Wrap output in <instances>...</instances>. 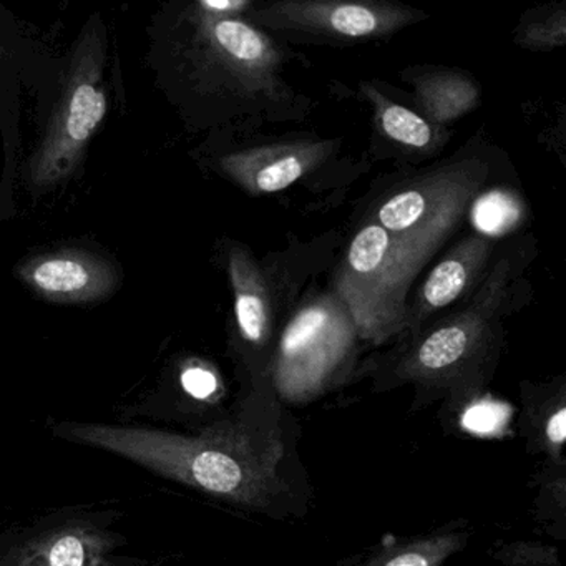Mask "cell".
Returning <instances> with one entry per match:
<instances>
[{
	"label": "cell",
	"instance_id": "obj_6",
	"mask_svg": "<svg viewBox=\"0 0 566 566\" xmlns=\"http://www.w3.org/2000/svg\"><path fill=\"white\" fill-rule=\"evenodd\" d=\"M513 268L512 258H503L486 274L465 307L423 334L403 364L406 374L413 377L440 376L479 353L495 333L500 314L505 313L509 306Z\"/></svg>",
	"mask_w": 566,
	"mask_h": 566
},
{
	"label": "cell",
	"instance_id": "obj_10",
	"mask_svg": "<svg viewBox=\"0 0 566 566\" xmlns=\"http://www.w3.org/2000/svg\"><path fill=\"white\" fill-rule=\"evenodd\" d=\"M486 171L480 161L465 160L443 168L419 184L410 185L387 198L373 214V221L387 231L416 228L452 200L467 184Z\"/></svg>",
	"mask_w": 566,
	"mask_h": 566
},
{
	"label": "cell",
	"instance_id": "obj_13",
	"mask_svg": "<svg viewBox=\"0 0 566 566\" xmlns=\"http://www.w3.org/2000/svg\"><path fill=\"white\" fill-rule=\"evenodd\" d=\"M417 105L422 108L427 122L443 127L459 120L479 102V87L472 78L460 72H429L413 78Z\"/></svg>",
	"mask_w": 566,
	"mask_h": 566
},
{
	"label": "cell",
	"instance_id": "obj_15",
	"mask_svg": "<svg viewBox=\"0 0 566 566\" xmlns=\"http://www.w3.org/2000/svg\"><path fill=\"white\" fill-rule=\"evenodd\" d=\"M522 208L512 193L503 190L490 191L472 205V220L475 221L476 233L495 238L509 233L520 218Z\"/></svg>",
	"mask_w": 566,
	"mask_h": 566
},
{
	"label": "cell",
	"instance_id": "obj_4",
	"mask_svg": "<svg viewBox=\"0 0 566 566\" xmlns=\"http://www.w3.org/2000/svg\"><path fill=\"white\" fill-rule=\"evenodd\" d=\"M357 331L334 293L321 294L296 311L284 327L274 360V382L286 399L319 392L346 360Z\"/></svg>",
	"mask_w": 566,
	"mask_h": 566
},
{
	"label": "cell",
	"instance_id": "obj_12",
	"mask_svg": "<svg viewBox=\"0 0 566 566\" xmlns=\"http://www.w3.org/2000/svg\"><path fill=\"white\" fill-rule=\"evenodd\" d=\"M228 273L241 337L250 346H266L273 333V301L260 266L250 251L233 247L228 253Z\"/></svg>",
	"mask_w": 566,
	"mask_h": 566
},
{
	"label": "cell",
	"instance_id": "obj_16",
	"mask_svg": "<svg viewBox=\"0 0 566 566\" xmlns=\"http://www.w3.org/2000/svg\"><path fill=\"white\" fill-rule=\"evenodd\" d=\"M462 542L463 538L459 535L433 536L410 543L409 546H403L367 566H439L460 548Z\"/></svg>",
	"mask_w": 566,
	"mask_h": 566
},
{
	"label": "cell",
	"instance_id": "obj_11",
	"mask_svg": "<svg viewBox=\"0 0 566 566\" xmlns=\"http://www.w3.org/2000/svg\"><path fill=\"white\" fill-rule=\"evenodd\" d=\"M115 543L114 535L94 526H62L22 543L0 566H112Z\"/></svg>",
	"mask_w": 566,
	"mask_h": 566
},
{
	"label": "cell",
	"instance_id": "obj_14",
	"mask_svg": "<svg viewBox=\"0 0 566 566\" xmlns=\"http://www.w3.org/2000/svg\"><path fill=\"white\" fill-rule=\"evenodd\" d=\"M363 91L374 105L380 132L390 140L419 151L436 150L446 140L443 128L430 124L422 115L394 104L370 85H363Z\"/></svg>",
	"mask_w": 566,
	"mask_h": 566
},
{
	"label": "cell",
	"instance_id": "obj_5",
	"mask_svg": "<svg viewBox=\"0 0 566 566\" xmlns=\"http://www.w3.org/2000/svg\"><path fill=\"white\" fill-rule=\"evenodd\" d=\"M247 15L254 28L327 42L376 41L426 18L423 12L370 0H281L254 6Z\"/></svg>",
	"mask_w": 566,
	"mask_h": 566
},
{
	"label": "cell",
	"instance_id": "obj_19",
	"mask_svg": "<svg viewBox=\"0 0 566 566\" xmlns=\"http://www.w3.org/2000/svg\"><path fill=\"white\" fill-rule=\"evenodd\" d=\"M181 386L195 399L207 400L217 394L218 377L203 366H190L181 373Z\"/></svg>",
	"mask_w": 566,
	"mask_h": 566
},
{
	"label": "cell",
	"instance_id": "obj_8",
	"mask_svg": "<svg viewBox=\"0 0 566 566\" xmlns=\"http://www.w3.org/2000/svg\"><path fill=\"white\" fill-rule=\"evenodd\" d=\"M495 240L480 233L459 241L430 271L412 304L407 306L406 329L417 333L433 314L475 293L485 280Z\"/></svg>",
	"mask_w": 566,
	"mask_h": 566
},
{
	"label": "cell",
	"instance_id": "obj_2",
	"mask_svg": "<svg viewBox=\"0 0 566 566\" xmlns=\"http://www.w3.org/2000/svg\"><path fill=\"white\" fill-rule=\"evenodd\" d=\"M57 433L244 505H263L277 485L280 443L261 449L251 436L233 427H214L201 436L187 437L167 430L67 423L59 427Z\"/></svg>",
	"mask_w": 566,
	"mask_h": 566
},
{
	"label": "cell",
	"instance_id": "obj_18",
	"mask_svg": "<svg viewBox=\"0 0 566 566\" xmlns=\"http://www.w3.org/2000/svg\"><path fill=\"white\" fill-rule=\"evenodd\" d=\"M518 42L530 49H552L565 44V14H549L535 19L520 29Z\"/></svg>",
	"mask_w": 566,
	"mask_h": 566
},
{
	"label": "cell",
	"instance_id": "obj_3",
	"mask_svg": "<svg viewBox=\"0 0 566 566\" xmlns=\"http://www.w3.org/2000/svg\"><path fill=\"white\" fill-rule=\"evenodd\" d=\"M105 45L98 19H92L77 42L61 98L41 147L32 157L29 178L35 188L67 180L108 111L104 85Z\"/></svg>",
	"mask_w": 566,
	"mask_h": 566
},
{
	"label": "cell",
	"instance_id": "obj_7",
	"mask_svg": "<svg viewBox=\"0 0 566 566\" xmlns=\"http://www.w3.org/2000/svg\"><path fill=\"white\" fill-rule=\"evenodd\" d=\"M19 276L39 296L61 304L105 300L117 290L120 281L114 264L82 250L41 254L22 264Z\"/></svg>",
	"mask_w": 566,
	"mask_h": 566
},
{
	"label": "cell",
	"instance_id": "obj_9",
	"mask_svg": "<svg viewBox=\"0 0 566 566\" xmlns=\"http://www.w3.org/2000/svg\"><path fill=\"white\" fill-rule=\"evenodd\" d=\"M331 151L329 142L268 145L227 155L221 158L220 167L248 193H276L319 167Z\"/></svg>",
	"mask_w": 566,
	"mask_h": 566
},
{
	"label": "cell",
	"instance_id": "obj_17",
	"mask_svg": "<svg viewBox=\"0 0 566 566\" xmlns=\"http://www.w3.org/2000/svg\"><path fill=\"white\" fill-rule=\"evenodd\" d=\"M512 409L506 403L480 400L463 412L462 427L475 436H499L509 423Z\"/></svg>",
	"mask_w": 566,
	"mask_h": 566
},
{
	"label": "cell",
	"instance_id": "obj_1",
	"mask_svg": "<svg viewBox=\"0 0 566 566\" xmlns=\"http://www.w3.org/2000/svg\"><path fill=\"white\" fill-rule=\"evenodd\" d=\"M486 171L467 184L436 214L406 231L384 230L367 221L347 248L334 280L357 337L380 344L406 331L407 296L420 271L455 233Z\"/></svg>",
	"mask_w": 566,
	"mask_h": 566
},
{
	"label": "cell",
	"instance_id": "obj_20",
	"mask_svg": "<svg viewBox=\"0 0 566 566\" xmlns=\"http://www.w3.org/2000/svg\"><path fill=\"white\" fill-rule=\"evenodd\" d=\"M546 437L553 446H563L566 437V409L559 407L546 423Z\"/></svg>",
	"mask_w": 566,
	"mask_h": 566
}]
</instances>
